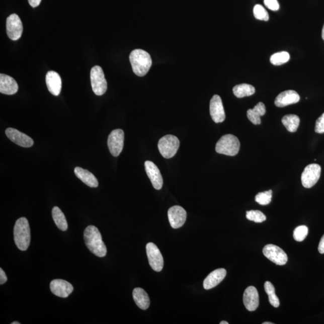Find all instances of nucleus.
<instances>
[{"label":"nucleus","instance_id":"nucleus-7","mask_svg":"<svg viewBox=\"0 0 324 324\" xmlns=\"http://www.w3.org/2000/svg\"><path fill=\"white\" fill-rule=\"evenodd\" d=\"M321 167L313 164L307 165L301 174L302 185L305 188L309 189L316 185L320 178Z\"/></svg>","mask_w":324,"mask_h":324},{"label":"nucleus","instance_id":"nucleus-15","mask_svg":"<svg viewBox=\"0 0 324 324\" xmlns=\"http://www.w3.org/2000/svg\"><path fill=\"white\" fill-rule=\"evenodd\" d=\"M50 289L53 294L61 298H66L73 291V286L66 280L55 279L50 283Z\"/></svg>","mask_w":324,"mask_h":324},{"label":"nucleus","instance_id":"nucleus-10","mask_svg":"<svg viewBox=\"0 0 324 324\" xmlns=\"http://www.w3.org/2000/svg\"><path fill=\"white\" fill-rule=\"evenodd\" d=\"M264 256L279 266H283L288 262V256L281 248L274 245H267L263 249Z\"/></svg>","mask_w":324,"mask_h":324},{"label":"nucleus","instance_id":"nucleus-23","mask_svg":"<svg viewBox=\"0 0 324 324\" xmlns=\"http://www.w3.org/2000/svg\"><path fill=\"white\" fill-rule=\"evenodd\" d=\"M133 297L136 304L141 308V309H148L149 304H150V300H149V298L147 293H146L144 289L141 288H136L134 289L133 291Z\"/></svg>","mask_w":324,"mask_h":324},{"label":"nucleus","instance_id":"nucleus-42","mask_svg":"<svg viewBox=\"0 0 324 324\" xmlns=\"http://www.w3.org/2000/svg\"><path fill=\"white\" fill-rule=\"evenodd\" d=\"M12 324H20V323L17 321H15L12 322Z\"/></svg>","mask_w":324,"mask_h":324},{"label":"nucleus","instance_id":"nucleus-40","mask_svg":"<svg viewBox=\"0 0 324 324\" xmlns=\"http://www.w3.org/2000/svg\"><path fill=\"white\" fill-rule=\"evenodd\" d=\"M228 323H229L228 322H227L226 321H224V320H223V321L220 322V324H228Z\"/></svg>","mask_w":324,"mask_h":324},{"label":"nucleus","instance_id":"nucleus-6","mask_svg":"<svg viewBox=\"0 0 324 324\" xmlns=\"http://www.w3.org/2000/svg\"><path fill=\"white\" fill-rule=\"evenodd\" d=\"M90 79L93 92L97 96H102L107 90V82L101 67L96 65L92 68Z\"/></svg>","mask_w":324,"mask_h":324},{"label":"nucleus","instance_id":"nucleus-21","mask_svg":"<svg viewBox=\"0 0 324 324\" xmlns=\"http://www.w3.org/2000/svg\"><path fill=\"white\" fill-rule=\"evenodd\" d=\"M226 276V271L224 269H219L213 271L205 279L203 286L207 290L211 289L219 284Z\"/></svg>","mask_w":324,"mask_h":324},{"label":"nucleus","instance_id":"nucleus-11","mask_svg":"<svg viewBox=\"0 0 324 324\" xmlns=\"http://www.w3.org/2000/svg\"><path fill=\"white\" fill-rule=\"evenodd\" d=\"M6 31L9 39L14 41L21 38L23 32V26L20 18L17 14H12L7 18Z\"/></svg>","mask_w":324,"mask_h":324},{"label":"nucleus","instance_id":"nucleus-3","mask_svg":"<svg viewBox=\"0 0 324 324\" xmlns=\"http://www.w3.org/2000/svg\"><path fill=\"white\" fill-rule=\"evenodd\" d=\"M14 234L17 248L22 251H27L30 244L31 231L29 221L26 217H21L17 220Z\"/></svg>","mask_w":324,"mask_h":324},{"label":"nucleus","instance_id":"nucleus-41","mask_svg":"<svg viewBox=\"0 0 324 324\" xmlns=\"http://www.w3.org/2000/svg\"><path fill=\"white\" fill-rule=\"evenodd\" d=\"M263 324H274L273 322H265L263 323Z\"/></svg>","mask_w":324,"mask_h":324},{"label":"nucleus","instance_id":"nucleus-25","mask_svg":"<svg viewBox=\"0 0 324 324\" xmlns=\"http://www.w3.org/2000/svg\"><path fill=\"white\" fill-rule=\"evenodd\" d=\"M282 122L289 132L294 133L298 128L300 120L297 115L289 114L282 118Z\"/></svg>","mask_w":324,"mask_h":324},{"label":"nucleus","instance_id":"nucleus-4","mask_svg":"<svg viewBox=\"0 0 324 324\" xmlns=\"http://www.w3.org/2000/svg\"><path fill=\"white\" fill-rule=\"evenodd\" d=\"M240 143L234 135H224L217 142L216 151L217 153L235 156L238 153Z\"/></svg>","mask_w":324,"mask_h":324},{"label":"nucleus","instance_id":"nucleus-12","mask_svg":"<svg viewBox=\"0 0 324 324\" xmlns=\"http://www.w3.org/2000/svg\"><path fill=\"white\" fill-rule=\"evenodd\" d=\"M168 216L171 227L174 229H178L185 223L187 213L183 207L175 205L168 210Z\"/></svg>","mask_w":324,"mask_h":324},{"label":"nucleus","instance_id":"nucleus-30","mask_svg":"<svg viewBox=\"0 0 324 324\" xmlns=\"http://www.w3.org/2000/svg\"><path fill=\"white\" fill-rule=\"evenodd\" d=\"M246 218L256 223H262L266 220V216L259 210H251L246 212Z\"/></svg>","mask_w":324,"mask_h":324},{"label":"nucleus","instance_id":"nucleus-19","mask_svg":"<svg viewBox=\"0 0 324 324\" xmlns=\"http://www.w3.org/2000/svg\"><path fill=\"white\" fill-rule=\"evenodd\" d=\"M46 83L49 92L58 96L61 91L62 82L60 74L55 71H49L46 76Z\"/></svg>","mask_w":324,"mask_h":324},{"label":"nucleus","instance_id":"nucleus-13","mask_svg":"<svg viewBox=\"0 0 324 324\" xmlns=\"http://www.w3.org/2000/svg\"><path fill=\"white\" fill-rule=\"evenodd\" d=\"M210 113L214 123H220L225 121L226 117L225 110H224L222 99L219 95H214L211 98Z\"/></svg>","mask_w":324,"mask_h":324},{"label":"nucleus","instance_id":"nucleus-27","mask_svg":"<svg viewBox=\"0 0 324 324\" xmlns=\"http://www.w3.org/2000/svg\"><path fill=\"white\" fill-rule=\"evenodd\" d=\"M233 93L236 98H242L253 95L255 93V89L250 84H241L233 87Z\"/></svg>","mask_w":324,"mask_h":324},{"label":"nucleus","instance_id":"nucleus-20","mask_svg":"<svg viewBox=\"0 0 324 324\" xmlns=\"http://www.w3.org/2000/svg\"><path fill=\"white\" fill-rule=\"evenodd\" d=\"M18 91V85L13 77L5 74H0V92L2 94L13 95Z\"/></svg>","mask_w":324,"mask_h":324},{"label":"nucleus","instance_id":"nucleus-14","mask_svg":"<svg viewBox=\"0 0 324 324\" xmlns=\"http://www.w3.org/2000/svg\"><path fill=\"white\" fill-rule=\"evenodd\" d=\"M6 135L11 141L23 147L29 148L34 144V141L32 138L14 128L10 127L6 129Z\"/></svg>","mask_w":324,"mask_h":324},{"label":"nucleus","instance_id":"nucleus-18","mask_svg":"<svg viewBox=\"0 0 324 324\" xmlns=\"http://www.w3.org/2000/svg\"><path fill=\"white\" fill-rule=\"evenodd\" d=\"M300 97L294 90H287L277 96L275 104L279 108L285 107L286 106L297 104L300 101Z\"/></svg>","mask_w":324,"mask_h":324},{"label":"nucleus","instance_id":"nucleus-2","mask_svg":"<svg viewBox=\"0 0 324 324\" xmlns=\"http://www.w3.org/2000/svg\"><path fill=\"white\" fill-rule=\"evenodd\" d=\"M129 60L133 72L138 76H144L152 65L150 55L142 49H135L130 53Z\"/></svg>","mask_w":324,"mask_h":324},{"label":"nucleus","instance_id":"nucleus-29","mask_svg":"<svg viewBox=\"0 0 324 324\" xmlns=\"http://www.w3.org/2000/svg\"><path fill=\"white\" fill-rule=\"evenodd\" d=\"M290 58L289 53L285 51L274 54L270 57V62L273 65H280L287 63Z\"/></svg>","mask_w":324,"mask_h":324},{"label":"nucleus","instance_id":"nucleus-16","mask_svg":"<svg viewBox=\"0 0 324 324\" xmlns=\"http://www.w3.org/2000/svg\"><path fill=\"white\" fill-rule=\"evenodd\" d=\"M243 303L246 308L250 311H255L259 306V294L254 286H249L246 289L243 294Z\"/></svg>","mask_w":324,"mask_h":324},{"label":"nucleus","instance_id":"nucleus-39","mask_svg":"<svg viewBox=\"0 0 324 324\" xmlns=\"http://www.w3.org/2000/svg\"><path fill=\"white\" fill-rule=\"evenodd\" d=\"M322 39L324 40V25H323L322 32Z\"/></svg>","mask_w":324,"mask_h":324},{"label":"nucleus","instance_id":"nucleus-1","mask_svg":"<svg viewBox=\"0 0 324 324\" xmlns=\"http://www.w3.org/2000/svg\"><path fill=\"white\" fill-rule=\"evenodd\" d=\"M84 238L87 248L92 253L100 258L106 256L107 249L97 227L93 225L87 226L84 230Z\"/></svg>","mask_w":324,"mask_h":324},{"label":"nucleus","instance_id":"nucleus-36","mask_svg":"<svg viewBox=\"0 0 324 324\" xmlns=\"http://www.w3.org/2000/svg\"><path fill=\"white\" fill-rule=\"evenodd\" d=\"M8 281V277L6 276V273L3 269H0V285L4 284Z\"/></svg>","mask_w":324,"mask_h":324},{"label":"nucleus","instance_id":"nucleus-22","mask_svg":"<svg viewBox=\"0 0 324 324\" xmlns=\"http://www.w3.org/2000/svg\"><path fill=\"white\" fill-rule=\"evenodd\" d=\"M74 172L77 178L90 188H97L98 187V179L89 171L84 170L80 167H76L74 168Z\"/></svg>","mask_w":324,"mask_h":324},{"label":"nucleus","instance_id":"nucleus-31","mask_svg":"<svg viewBox=\"0 0 324 324\" xmlns=\"http://www.w3.org/2000/svg\"><path fill=\"white\" fill-rule=\"evenodd\" d=\"M273 192L272 190L269 191L259 193L255 196V201L261 205L269 204L272 201Z\"/></svg>","mask_w":324,"mask_h":324},{"label":"nucleus","instance_id":"nucleus-9","mask_svg":"<svg viewBox=\"0 0 324 324\" xmlns=\"http://www.w3.org/2000/svg\"><path fill=\"white\" fill-rule=\"evenodd\" d=\"M124 133L121 129L112 131L108 139V146L112 155L117 157L122 151L124 146Z\"/></svg>","mask_w":324,"mask_h":324},{"label":"nucleus","instance_id":"nucleus-35","mask_svg":"<svg viewBox=\"0 0 324 324\" xmlns=\"http://www.w3.org/2000/svg\"><path fill=\"white\" fill-rule=\"evenodd\" d=\"M264 5L267 8L273 11H278L280 7L277 0H264Z\"/></svg>","mask_w":324,"mask_h":324},{"label":"nucleus","instance_id":"nucleus-33","mask_svg":"<svg viewBox=\"0 0 324 324\" xmlns=\"http://www.w3.org/2000/svg\"><path fill=\"white\" fill-rule=\"evenodd\" d=\"M254 14L255 18L257 20L267 21L269 20V15L263 6L260 5L255 6L254 8Z\"/></svg>","mask_w":324,"mask_h":324},{"label":"nucleus","instance_id":"nucleus-17","mask_svg":"<svg viewBox=\"0 0 324 324\" xmlns=\"http://www.w3.org/2000/svg\"><path fill=\"white\" fill-rule=\"evenodd\" d=\"M145 169L154 188L156 190L161 189L163 186V178L156 165L151 161H146Z\"/></svg>","mask_w":324,"mask_h":324},{"label":"nucleus","instance_id":"nucleus-34","mask_svg":"<svg viewBox=\"0 0 324 324\" xmlns=\"http://www.w3.org/2000/svg\"><path fill=\"white\" fill-rule=\"evenodd\" d=\"M314 131L317 133H324V113L316 120Z\"/></svg>","mask_w":324,"mask_h":324},{"label":"nucleus","instance_id":"nucleus-24","mask_svg":"<svg viewBox=\"0 0 324 324\" xmlns=\"http://www.w3.org/2000/svg\"><path fill=\"white\" fill-rule=\"evenodd\" d=\"M266 113V106L263 103L259 102L253 109H249L247 112L248 119L255 125L261 123V117Z\"/></svg>","mask_w":324,"mask_h":324},{"label":"nucleus","instance_id":"nucleus-26","mask_svg":"<svg viewBox=\"0 0 324 324\" xmlns=\"http://www.w3.org/2000/svg\"><path fill=\"white\" fill-rule=\"evenodd\" d=\"M52 216L55 225L61 230L67 229L68 224L64 213L58 207H54L52 210Z\"/></svg>","mask_w":324,"mask_h":324},{"label":"nucleus","instance_id":"nucleus-5","mask_svg":"<svg viewBox=\"0 0 324 324\" xmlns=\"http://www.w3.org/2000/svg\"><path fill=\"white\" fill-rule=\"evenodd\" d=\"M180 141L177 137L168 135L162 137L158 143L160 153L165 158H172L177 153L179 148Z\"/></svg>","mask_w":324,"mask_h":324},{"label":"nucleus","instance_id":"nucleus-37","mask_svg":"<svg viewBox=\"0 0 324 324\" xmlns=\"http://www.w3.org/2000/svg\"><path fill=\"white\" fill-rule=\"evenodd\" d=\"M318 251L320 254H324V235L322 236L321 239H320L318 246Z\"/></svg>","mask_w":324,"mask_h":324},{"label":"nucleus","instance_id":"nucleus-38","mask_svg":"<svg viewBox=\"0 0 324 324\" xmlns=\"http://www.w3.org/2000/svg\"><path fill=\"white\" fill-rule=\"evenodd\" d=\"M42 0H29V4L33 8H36L39 6Z\"/></svg>","mask_w":324,"mask_h":324},{"label":"nucleus","instance_id":"nucleus-32","mask_svg":"<svg viewBox=\"0 0 324 324\" xmlns=\"http://www.w3.org/2000/svg\"><path fill=\"white\" fill-rule=\"evenodd\" d=\"M308 227L305 225L299 226L294 230V238L295 240L299 242L303 241L308 234Z\"/></svg>","mask_w":324,"mask_h":324},{"label":"nucleus","instance_id":"nucleus-28","mask_svg":"<svg viewBox=\"0 0 324 324\" xmlns=\"http://www.w3.org/2000/svg\"><path fill=\"white\" fill-rule=\"evenodd\" d=\"M265 291L269 295V300L271 304L273 307H278L280 305V301L278 297L276 295L275 286L272 283L267 281L264 284Z\"/></svg>","mask_w":324,"mask_h":324},{"label":"nucleus","instance_id":"nucleus-8","mask_svg":"<svg viewBox=\"0 0 324 324\" xmlns=\"http://www.w3.org/2000/svg\"><path fill=\"white\" fill-rule=\"evenodd\" d=\"M146 255L149 266L155 272H160L163 269L164 261L161 252L157 246L152 242H148L146 246Z\"/></svg>","mask_w":324,"mask_h":324}]
</instances>
